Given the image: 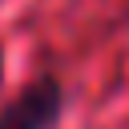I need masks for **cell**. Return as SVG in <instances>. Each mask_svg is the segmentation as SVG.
I'll return each mask as SVG.
<instances>
[{"label":"cell","mask_w":129,"mask_h":129,"mask_svg":"<svg viewBox=\"0 0 129 129\" xmlns=\"http://www.w3.org/2000/svg\"><path fill=\"white\" fill-rule=\"evenodd\" d=\"M60 113V85L56 81H36L16 105L0 113V129H48Z\"/></svg>","instance_id":"1"}]
</instances>
